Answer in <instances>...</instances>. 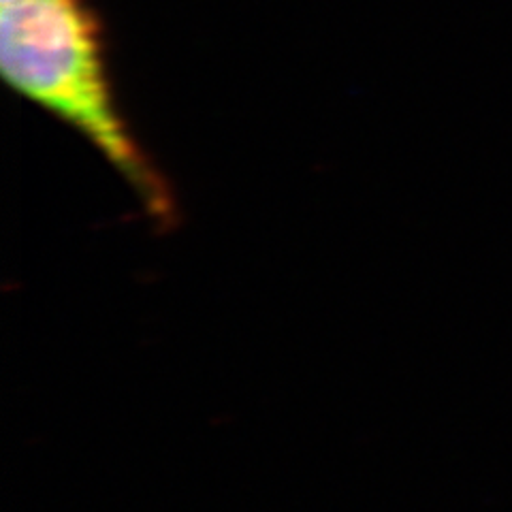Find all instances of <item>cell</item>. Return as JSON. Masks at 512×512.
Here are the masks:
<instances>
[{
	"mask_svg": "<svg viewBox=\"0 0 512 512\" xmlns=\"http://www.w3.org/2000/svg\"><path fill=\"white\" fill-rule=\"evenodd\" d=\"M0 64L15 92L101 152L156 227H173L171 188L116 109L90 0H0Z\"/></svg>",
	"mask_w": 512,
	"mask_h": 512,
	"instance_id": "1",
	"label": "cell"
}]
</instances>
